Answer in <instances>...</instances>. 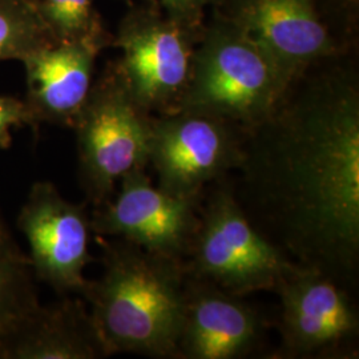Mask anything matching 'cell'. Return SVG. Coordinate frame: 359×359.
<instances>
[{
    "label": "cell",
    "instance_id": "cell-1",
    "mask_svg": "<svg viewBox=\"0 0 359 359\" xmlns=\"http://www.w3.org/2000/svg\"><path fill=\"white\" fill-rule=\"evenodd\" d=\"M231 193L294 264L354 290L359 271V80L344 55L310 67L244 129Z\"/></svg>",
    "mask_w": 359,
    "mask_h": 359
},
{
    "label": "cell",
    "instance_id": "cell-2",
    "mask_svg": "<svg viewBox=\"0 0 359 359\" xmlns=\"http://www.w3.org/2000/svg\"><path fill=\"white\" fill-rule=\"evenodd\" d=\"M99 237V236H97ZM103 273L80 295L107 357L177 359L188 273L185 262L120 238L99 237Z\"/></svg>",
    "mask_w": 359,
    "mask_h": 359
},
{
    "label": "cell",
    "instance_id": "cell-3",
    "mask_svg": "<svg viewBox=\"0 0 359 359\" xmlns=\"http://www.w3.org/2000/svg\"><path fill=\"white\" fill-rule=\"evenodd\" d=\"M287 88L265 52L216 18L196 44L177 111L215 116L249 129L276 109Z\"/></svg>",
    "mask_w": 359,
    "mask_h": 359
},
{
    "label": "cell",
    "instance_id": "cell-4",
    "mask_svg": "<svg viewBox=\"0 0 359 359\" xmlns=\"http://www.w3.org/2000/svg\"><path fill=\"white\" fill-rule=\"evenodd\" d=\"M204 196L185 269L237 297L274 292L294 264L246 217L225 179Z\"/></svg>",
    "mask_w": 359,
    "mask_h": 359
},
{
    "label": "cell",
    "instance_id": "cell-5",
    "mask_svg": "<svg viewBox=\"0 0 359 359\" xmlns=\"http://www.w3.org/2000/svg\"><path fill=\"white\" fill-rule=\"evenodd\" d=\"M152 116L136 103L112 67L95 84L79 112V179L93 208L108 203L120 180L149 165Z\"/></svg>",
    "mask_w": 359,
    "mask_h": 359
},
{
    "label": "cell",
    "instance_id": "cell-6",
    "mask_svg": "<svg viewBox=\"0 0 359 359\" xmlns=\"http://www.w3.org/2000/svg\"><path fill=\"white\" fill-rule=\"evenodd\" d=\"M201 32L152 8L135 10L123 19L115 40L121 57L114 68L144 111L161 115L179 109Z\"/></svg>",
    "mask_w": 359,
    "mask_h": 359
},
{
    "label": "cell",
    "instance_id": "cell-7",
    "mask_svg": "<svg viewBox=\"0 0 359 359\" xmlns=\"http://www.w3.org/2000/svg\"><path fill=\"white\" fill-rule=\"evenodd\" d=\"M274 292L280 298L281 348L277 357H358L359 313L351 289L320 270L297 265Z\"/></svg>",
    "mask_w": 359,
    "mask_h": 359
},
{
    "label": "cell",
    "instance_id": "cell-8",
    "mask_svg": "<svg viewBox=\"0 0 359 359\" xmlns=\"http://www.w3.org/2000/svg\"><path fill=\"white\" fill-rule=\"evenodd\" d=\"M244 129L215 116L175 111L152 116L149 164L157 187L180 197H204L209 184L238 165Z\"/></svg>",
    "mask_w": 359,
    "mask_h": 359
},
{
    "label": "cell",
    "instance_id": "cell-9",
    "mask_svg": "<svg viewBox=\"0 0 359 359\" xmlns=\"http://www.w3.org/2000/svg\"><path fill=\"white\" fill-rule=\"evenodd\" d=\"M216 18L265 52L289 87L310 67L345 55L316 0H215Z\"/></svg>",
    "mask_w": 359,
    "mask_h": 359
},
{
    "label": "cell",
    "instance_id": "cell-10",
    "mask_svg": "<svg viewBox=\"0 0 359 359\" xmlns=\"http://www.w3.org/2000/svg\"><path fill=\"white\" fill-rule=\"evenodd\" d=\"M203 198L164 192L151 182L145 169H137L120 180L108 203L95 208L90 226L99 237L120 238L185 262L198 228Z\"/></svg>",
    "mask_w": 359,
    "mask_h": 359
},
{
    "label": "cell",
    "instance_id": "cell-11",
    "mask_svg": "<svg viewBox=\"0 0 359 359\" xmlns=\"http://www.w3.org/2000/svg\"><path fill=\"white\" fill-rule=\"evenodd\" d=\"M18 226L29 245L35 278L59 295L83 294L88 283L84 269L93 259L87 206L65 200L51 182H35L19 213Z\"/></svg>",
    "mask_w": 359,
    "mask_h": 359
},
{
    "label": "cell",
    "instance_id": "cell-12",
    "mask_svg": "<svg viewBox=\"0 0 359 359\" xmlns=\"http://www.w3.org/2000/svg\"><path fill=\"white\" fill-rule=\"evenodd\" d=\"M265 326L243 297L188 276L177 359H241L264 344Z\"/></svg>",
    "mask_w": 359,
    "mask_h": 359
},
{
    "label": "cell",
    "instance_id": "cell-13",
    "mask_svg": "<svg viewBox=\"0 0 359 359\" xmlns=\"http://www.w3.org/2000/svg\"><path fill=\"white\" fill-rule=\"evenodd\" d=\"M105 44V40H55L22 60L26 69L25 103L36 128L40 123L74 128L93 84L96 57Z\"/></svg>",
    "mask_w": 359,
    "mask_h": 359
},
{
    "label": "cell",
    "instance_id": "cell-14",
    "mask_svg": "<svg viewBox=\"0 0 359 359\" xmlns=\"http://www.w3.org/2000/svg\"><path fill=\"white\" fill-rule=\"evenodd\" d=\"M103 342L83 298L60 295L0 326V359L105 358Z\"/></svg>",
    "mask_w": 359,
    "mask_h": 359
},
{
    "label": "cell",
    "instance_id": "cell-15",
    "mask_svg": "<svg viewBox=\"0 0 359 359\" xmlns=\"http://www.w3.org/2000/svg\"><path fill=\"white\" fill-rule=\"evenodd\" d=\"M51 41L34 0H0V60L22 62Z\"/></svg>",
    "mask_w": 359,
    "mask_h": 359
},
{
    "label": "cell",
    "instance_id": "cell-16",
    "mask_svg": "<svg viewBox=\"0 0 359 359\" xmlns=\"http://www.w3.org/2000/svg\"><path fill=\"white\" fill-rule=\"evenodd\" d=\"M35 6L53 40L107 41L93 0H35Z\"/></svg>",
    "mask_w": 359,
    "mask_h": 359
},
{
    "label": "cell",
    "instance_id": "cell-17",
    "mask_svg": "<svg viewBox=\"0 0 359 359\" xmlns=\"http://www.w3.org/2000/svg\"><path fill=\"white\" fill-rule=\"evenodd\" d=\"M38 302L29 258L0 253V326Z\"/></svg>",
    "mask_w": 359,
    "mask_h": 359
},
{
    "label": "cell",
    "instance_id": "cell-18",
    "mask_svg": "<svg viewBox=\"0 0 359 359\" xmlns=\"http://www.w3.org/2000/svg\"><path fill=\"white\" fill-rule=\"evenodd\" d=\"M323 20L334 36L346 48L358 26L359 0H316Z\"/></svg>",
    "mask_w": 359,
    "mask_h": 359
},
{
    "label": "cell",
    "instance_id": "cell-19",
    "mask_svg": "<svg viewBox=\"0 0 359 359\" xmlns=\"http://www.w3.org/2000/svg\"><path fill=\"white\" fill-rule=\"evenodd\" d=\"M36 128L25 100L0 95V149H8L13 144V129Z\"/></svg>",
    "mask_w": 359,
    "mask_h": 359
},
{
    "label": "cell",
    "instance_id": "cell-20",
    "mask_svg": "<svg viewBox=\"0 0 359 359\" xmlns=\"http://www.w3.org/2000/svg\"><path fill=\"white\" fill-rule=\"evenodd\" d=\"M160 11L181 26L194 32H201L204 11L215 0H156Z\"/></svg>",
    "mask_w": 359,
    "mask_h": 359
},
{
    "label": "cell",
    "instance_id": "cell-21",
    "mask_svg": "<svg viewBox=\"0 0 359 359\" xmlns=\"http://www.w3.org/2000/svg\"><path fill=\"white\" fill-rule=\"evenodd\" d=\"M0 253L1 255H13V256H19V255H25L16 243L13 241V236L8 231L7 225L4 224L3 218L0 216Z\"/></svg>",
    "mask_w": 359,
    "mask_h": 359
},
{
    "label": "cell",
    "instance_id": "cell-22",
    "mask_svg": "<svg viewBox=\"0 0 359 359\" xmlns=\"http://www.w3.org/2000/svg\"><path fill=\"white\" fill-rule=\"evenodd\" d=\"M34 1H35V0H34Z\"/></svg>",
    "mask_w": 359,
    "mask_h": 359
}]
</instances>
